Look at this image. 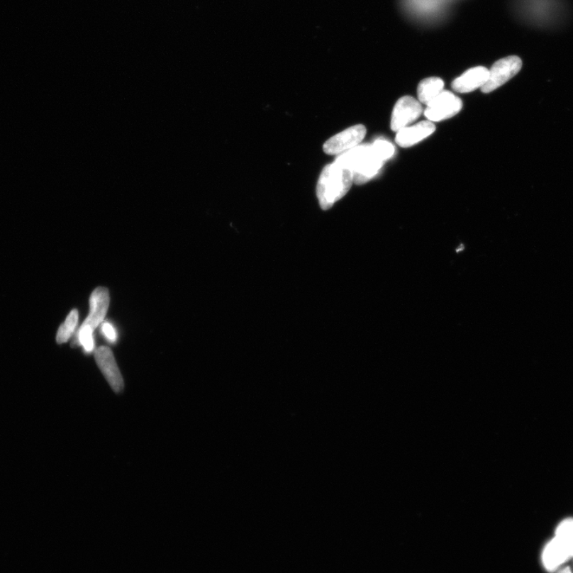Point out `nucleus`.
Listing matches in <instances>:
<instances>
[{
	"mask_svg": "<svg viewBox=\"0 0 573 573\" xmlns=\"http://www.w3.org/2000/svg\"><path fill=\"white\" fill-rule=\"evenodd\" d=\"M354 182L353 174L350 169L338 164L326 166L318 179L316 193L318 201L323 211H328L350 191Z\"/></svg>",
	"mask_w": 573,
	"mask_h": 573,
	"instance_id": "1",
	"label": "nucleus"
},
{
	"mask_svg": "<svg viewBox=\"0 0 573 573\" xmlns=\"http://www.w3.org/2000/svg\"><path fill=\"white\" fill-rule=\"evenodd\" d=\"M335 161L350 169L358 185L374 178L385 162L377 155L373 145H358L338 156Z\"/></svg>",
	"mask_w": 573,
	"mask_h": 573,
	"instance_id": "2",
	"label": "nucleus"
},
{
	"mask_svg": "<svg viewBox=\"0 0 573 573\" xmlns=\"http://www.w3.org/2000/svg\"><path fill=\"white\" fill-rule=\"evenodd\" d=\"M523 67V62L518 56H510L499 60L489 70V77L481 88L482 92L489 94L504 86L508 81L518 74Z\"/></svg>",
	"mask_w": 573,
	"mask_h": 573,
	"instance_id": "3",
	"label": "nucleus"
},
{
	"mask_svg": "<svg viewBox=\"0 0 573 573\" xmlns=\"http://www.w3.org/2000/svg\"><path fill=\"white\" fill-rule=\"evenodd\" d=\"M572 557L573 539L556 536L545 546L543 562L547 571L555 572Z\"/></svg>",
	"mask_w": 573,
	"mask_h": 573,
	"instance_id": "4",
	"label": "nucleus"
},
{
	"mask_svg": "<svg viewBox=\"0 0 573 573\" xmlns=\"http://www.w3.org/2000/svg\"><path fill=\"white\" fill-rule=\"evenodd\" d=\"M463 107L460 97L449 91H443L428 104L425 116L429 121H442L457 115Z\"/></svg>",
	"mask_w": 573,
	"mask_h": 573,
	"instance_id": "5",
	"label": "nucleus"
},
{
	"mask_svg": "<svg viewBox=\"0 0 573 573\" xmlns=\"http://www.w3.org/2000/svg\"><path fill=\"white\" fill-rule=\"evenodd\" d=\"M367 134V128L357 125L344 130L324 143L323 151L328 155H341L358 145Z\"/></svg>",
	"mask_w": 573,
	"mask_h": 573,
	"instance_id": "6",
	"label": "nucleus"
},
{
	"mask_svg": "<svg viewBox=\"0 0 573 573\" xmlns=\"http://www.w3.org/2000/svg\"><path fill=\"white\" fill-rule=\"evenodd\" d=\"M421 113L422 106L418 101L412 96H403L394 108L390 127L397 133L418 120Z\"/></svg>",
	"mask_w": 573,
	"mask_h": 573,
	"instance_id": "7",
	"label": "nucleus"
},
{
	"mask_svg": "<svg viewBox=\"0 0 573 573\" xmlns=\"http://www.w3.org/2000/svg\"><path fill=\"white\" fill-rule=\"evenodd\" d=\"M95 360L110 386L115 392H121L123 389V380L112 350L107 347L96 349Z\"/></svg>",
	"mask_w": 573,
	"mask_h": 573,
	"instance_id": "8",
	"label": "nucleus"
},
{
	"mask_svg": "<svg viewBox=\"0 0 573 573\" xmlns=\"http://www.w3.org/2000/svg\"><path fill=\"white\" fill-rule=\"evenodd\" d=\"M109 290L103 286L96 289L90 296V311L82 326L95 330L105 320L109 306Z\"/></svg>",
	"mask_w": 573,
	"mask_h": 573,
	"instance_id": "9",
	"label": "nucleus"
},
{
	"mask_svg": "<svg viewBox=\"0 0 573 573\" xmlns=\"http://www.w3.org/2000/svg\"><path fill=\"white\" fill-rule=\"evenodd\" d=\"M435 131L431 121H421L413 126H408L397 132L396 142L402 148H409L425 140Z\"/></svg>",
	"mask_w": 573,
	"mask_h": 573,
	"instance_id": "10",
	"label": "nucleus"
},
{
	"mask_svg": "<svg viewBox=\"0 0 573 573\" xmlns=\"http://www.w3.org/2000/svg\"><path fill=\"white\" fill-rule=\"evenodd\" d=\"M489 77V69L484 67L468 69L452 82L455 91L460 94L471 93L472 91L484 86Z\"/></svg>",
	"mask_w": 573,
	"mask_h": 573,
	"instance_id": "11",
	"label": "nucleus"
},
{
	"mask_svg": "<svg viewBox=\"0 0 573 573\" xmlns=\"http://www.w3.org/2000/svg\"><path fill=\"white\" fill-rule=\"evenodd\" d=\"M407 9L418 17L439 16L445 0H405Z\"/></svg>",
	"mask_w": 573,
	"mask_h": 573,
	"instance_id": "12",
	"label": "nucleus"
},
{
	"mask_svg": "<svg viewBox=\"0 0 573 573\" xmlns=\"http://www.w3.org/2000/svg\"><path fill=\"white\" fill-rule=\"evenodd\" d=\"M445 83L439 77H428L420 82L418 89V99L421 102L428 105L436 96L443 92Z\"/></svg>",
	"mask_w": 573,
	"mask_h": 573,
	"instance_id": "13",
	"label": "nucleus"
},
{
	"mask_svg": "<svg viewBox=\"0 0 573 573\" xmlns=\"http://www.w3.org/2000/svg\"><path fill=\"white\" fill-rule=\"evenodd\" d=\"M78 323V311L74 309L70 312L66 321L58 329L57 342L60 344L67 343L73 335Z\"/></svg>",
	"mask_w": 573,
	"mask_h": 573,
	"instance_id": "14",
	"label": "nucleus"
},
{
	"mask_svg": "<svg viewBox=\"0 0 573 573\" xmlns=\"http://www.w3.org/2000/svg\"><path fill=\"white\" fill-rule=\"evenodd\" d=\"M93 333L94 330L91 329L88 326H82L76 335L74 343L81 344L86 352L92 353L94 350Z\"/></svg>",
	"mask_w": 573,
	"mask_h": 573,
	"instance_id": "15",
	"label": "nucleus"
},
{
	"mask_svg": "<svg viewBox=\"0 0 573 573\" xmlns=\"http://www.w3.org/2000/svg\"><path fill=\"white\" fill-rule=\"evenodd\" d=\"M376 152L383 161H386L392 157L394 154V147L391 143L386 140H377L372 143Z\"/></svg>",
	"mask_w": 573,
	"mask_h": 573,
	"instance_id": "16",
	"label": "nucleus"
},
{
	"mask_svg": "<svg viewBox=\"0 0 573 573\" xmlns=\"http://www.w3.org/2000/svg\"><path fill=\"white\" fill-rule=\"evenodd\" d=\"M556 536L573 539V518H567L559 524Z\"/></svg>",
	"mask_w": 573,
	"mask_h": 573,
	"instance_id": "17",
	"label": "nucleus"
},
{
	"mask_svg": "<svg viewBox=\"0 0 573 573\" xmlns=\"http://www.w3.org/2000/svg\"><path fill=\"white\" fill-rule=\"evenodd\" d=\"M102 333L107 338L108 341L114 343L116 341V332L112 324L105 323L102 324Z\"/></svg>",
	"mask_w": 573,
	"mask_h": 573,
	"instance_id": "18",
	"label": "nucleus"
},
{
	"mask_svg": "<svg viewBox=\"0 0 573 573\" xmlns=\"http://www.w3.org/2000/svg\"><path fill=\"white\" fill-rule=\"evenodd\" d=\"M557 573H572V572L569 567H566L561 570H558Z\"/></svg>",
	"mask_w": 573,
	"mask_h": 573,
	"instance_id": "19",
	"label": "nucleus"
}]
</instances>
